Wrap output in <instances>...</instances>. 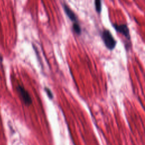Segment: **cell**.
I'll use <instances>...</instances> for the list:
<instances>
[{"mask_svg": "<svg viewBox=\"0 0 145 145\" xmlns=\"http://www.w3.org/2000/svg\"><path fill=\"white\" fill-rule=\"evenodd\" d=\"M101 37L105 46L108 49L112 50L115 48L117 42L109 31L104 29L102 32Z\"/></svg>", "mask_w": 145, "mask_h": 145, "instance_id": "6da1fadb", "label": "cell"}, {"mask_svg": "<svg viewBox=\"0 0 145 145\" xmlns=\"http://www.w3.org/2000/svg\"><path fill=\"white\" fill-rule=\"evenodd\" d=\"M17 91L19 93L23 102L26 105H30L32 103V99L27 91L22 86L17 87Z\"/></svg>", "mask_w": 145, "mask_h": 145, "instance_id": "7a4b0ae2", "label": "cell"}, {"mask_svg": "<svg viewBox=\"0 0 145 145\" xmlns=\"http://www.w3.org/2000/svg\"><path fill=\"white\" fill-rule=\"evenodd\" d=\"M113 26L117 32L122 34L126 38L128 39H130L129 29L127 25L126 24H113Z\"/></svg>", "mask_w": 145, "mask_h": 145, "instance_id": "3957f363", "label": "cell"}, {"mask_svg": "<svg viewBox=\"0 0 145 145\" xmlns=\"http://www.w3.org/2000/svg\"><path fill=\"white\" fill-rule=\"evenodd\" d=\"M63 8L65 10V13L66 14L67 16L69 18V19L72 21V22H76V16L74 12L71 10L69 6H67L66 5H64L63 6Z\"/></svg>", "mask_w": 145, "mask_h": 145, "instance_id": "277c9868", "label": "cell"}, {"mask_svg": "<svg viewBox=\"0 0 145 145\" xmlns=\"http://www.w3.org/2000/svg\"><path fill=\"white\" fill-rule=\"evenodd\" d=\"M95 6L96 11L100 13L101 10V0H95Z\"/></svg>", "mask_w": 145, "mask_h": 145, "instance_id": "5b68a950", "label": "cell"}, {"mask_svg": "<svg viewBox=\"0 0 145 145\" xmlns=\"http://www.w3.org/2000/svg\"><path fill=\"white\" fill-rule=\"evenodd\" d=\"M73 29L77 34L80 35L81 33V28L76 22L73 24Z\"/></svg>", "mask_w": 145, "mask_h": 145, "instance_id": "8992f818", "label": "cell"}, {"mask_svg": "<svg viewBox=\"0 0 145 145\" xmlns=\"http://www.w3.org/2000/svg\"><path fill=\"white\" fill-rule=\"evenodd\" d=\"M45 91H46V93H47L48 97H49L50 99H52L53 97V93H52L51 90H50L49 88H48V87H45Z\"/></svg>", "mask_w": 145, "mask_h": 145, "instance_id": "52a82bcc", "label": "cell"}, {"mask_svg": "<svg viewBox=\"0 0 145 145\" xmlns=\"http://www.w3.org/2000/svg\"><path fill=\"white\" fill-rule=\"evenodd\" d=\"M2 59V57H1V56H0V60H1Z\"/></svg>", "mask_w": 145, "mask_h": 145, "instance_id": "ba28073f", "label": "cell"}]
</instances>
